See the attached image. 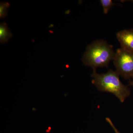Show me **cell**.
Segmentation results:
<instances>
[{
    "label": "cell",
    "instance_id": "cell-9",
    "mask_svg": "<svg viewBox=\"0 0 133 133\" xmlns=\"http://www.w3.org/2000/svg\"><path fill=\"white\" fill-rule=\"evenodd\" d=\"M132 80H130L129 83V85L133 86V77L132 78Z\"/></svg>",
    "mask_w": 133,
    "mask_h": 133
},
{
    "label": "cell",
    "instance_id": "cell-4",
    "mask_svg": "<svg viewBox=\"0 0 133 133\" xmlns=\"http://www.w3.org/2000/svg\"><path fill=\"white\" fill-rule=\"evenodd\" d=\"M116 36L122 49L133 52V29L119 31Z\"/></svg>",
    "mask_w": 133,
    "mask_h": 133
},
{
    "label": "cell",
    "instance_id": "cell-5",
    "mask_svg": "<svg viewBox=\"0 0 133 133\" xmlns=\"http://www.w3.org/2000/svg\"><path fill=\"white\" fill-rule=\"evenodd\" d=\"M13 35L6 23H2L0 25V41L2 44L8 42Z\"/></svg>",
    "mask_w": 133,
    "mask_h": 133
},
{
    "label": "cell",
    "instance_id": "cell-2",
    "mask_svg": "<svg viewBox=\"0 0 133 133\" xmlns=\"http://www.w3.org/2000/svg\"><path fill=\"white\" fill-rule=\"evenodd\" d=\"M115 53L112 45L103 40H98L87 46L82 60L84 64L93 70L108 67L111 61L113 60Z\"/></svg>",
    "mask_w": 133,
    "mask_h": 133
},
{
    "label": "cell",
    "instance_id": "cell-3",
    "mask_svg": "<svg viewBox=\"0 0 133 133\" xmlns=\"http://www.w3.org/2000/svg\"><path fill=\"white\" fill-rule=\"evenodd\" d=\"M116 71L125 79L133 77V52L121 48L116 50L113 59Z\"/></svg>",
    "mask_w": 133,
    "mask_h": 133
},
{
    "label": "cell",
    "instance_id": "cell-7",
    "mask_svg": "<svg viewBox=\"0 0 133 133\" xmlns=\"http://www.w3.org/2000/svg\"><path fill=\"white\" fill-rule=\"evenodd\" d=\"M10 6L9 3L7 2H2L0 5V17L4 18L8 15V10Z\"/></svg>",
    "mask_w": 133,
    "mask_h": 133
},
{
    "label": "cell",
    "instance_id": "cell-6",
    "mask_svg": "<svg viewBox=\"0 0 133 133\" xmlns=\"http://www.w3.org/2000/svg\"><path fill=\"white\" fill-rule=\"evenodd\" d=\"M100 2L103 8V12L105 14L108 13L109 10L115 5L112 0H101Z\"/></svg>",
    "mask_w": 133,
    "mask_h": 133
},
{
    "label": "cell",
    "instance_id": "cell-1",
    "mask_svg": "<svg viewBox=\"0 0 133 133\" xmlns=\"http://www.w3.org/2000/svg\"><path fill=\"white\" fill-rule=\"evenodd\" d=\"M119 76L117 72L112 70L106 73L98 74L96 69H94L91 75L92 83L99 91L111 93L123 103L131 94V91L122 83Z\"/></svg>",
    "mask_w": 133,
    "mask_h": 133
},
{
    "label": "cell",
    "instance_id": "cell-8",
    "mask_svg": "<svg viewBox=\"0 0 133 133\" xmlns=\"http://www.w3.org/2000/svg\"><path fill=\"white\" fill-rule=\"evenodd\" d=\"M106 121L109 124V125L112 127V128L114 129L115 133H121L119 132L118 130L116 129V128L115 127V126L114 124L112 122L111 120V119L109 118H106Z\"/></svg>",
    "mask_w": 133,
    "mask_h": 133
}]
</instances>
